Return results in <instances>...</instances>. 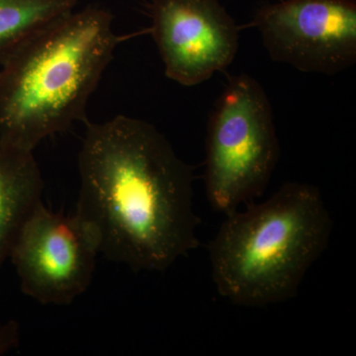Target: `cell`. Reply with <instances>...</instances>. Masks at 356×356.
Listing matches in <instances>:
<instances>
[{
	"instance_id": "cell-3",
	"label": "cell",
	"mask_w": 356,
	"mask_h": 356,
	"mask_svg": "<svg viewBox=\"0 0 356 356\" xmlns=\"http://www.w3.org/2000/svg\"><path fill=\"white\" fill-rule=\"evenodd\" d=\"M225 216L208 248L213 282L222 298L248 308L294 298L332 236L322 194L301 182Z\"/></svg>"
},
{
	"instance_id": "cell-4",
	"label": "cell",
	"mask_w": 356,
	"mask_h": 356,
	"mask_svg": "<svg viewBox=\"0 0 356 356\" xmlns=\"http://www.w3.org/2000/svg\"><path fill=\"white\" fill-rule=\"evenodd\" d=\"M280 156L273 107L248 74L229 79L211 112L205 185L214 210L225 215L266 191Z\"/></svg>"
},
{
	"instance_id": "cell-8",
	"label": "cell",
	"mask_w": 356,
	"mask_h": 356,
	"mask_svg": "<svg viewBox=\"0 0 356 356\" xmlns=\"http://www.w3.org/2000/svg\"><path fill=\"white\" fill-rule=\"evenodd\" d=\"M44 180L34 152L0 142V267L42 201Z\"/></svg>"
},
{
	"instance_id": "cell-10",
	"label": "cell",
	"mask_w": 356,
	"mask_h": 356,
	"mask_svg": "<svg viewBox=\"0 0 356 356\" xmlns=\"http://www.w3.org/2000/svg\"><path fill=\"white\" fill-rule=\"evenodd\" d=\"M20 341V327L16 321H7L0 325V355L17 348Z\"/></svg>"
},
{
	"instance_id": "cell-7",
	"label": "cell",
	"mask_w": 356,
	"mask_h": 356,
	"mask_svg": "<svg viewBox=\"0 0 356 356\" xmlns=\"http://www.w3.org/2000/svg\"><path fill=\"white\" fill-rule=\"evenodd\" d=\"M147 8L165 76L175 83H203L235 58L238 27L219 0H149Z\"/></svg>"
},
{
	"instance_id": "cell-9",
	"label": "cell",
	"mask_w": 356,
	"mask_h": 356,
	"mask_svg": "<svg viewBox=\"0 0 356 356\" xmlns=\"http://www.w3.org/2000/svg\"><path fill=\"white\" fill-rule=\"evenodd\" d=\"M76 4L77 0H0V65Z\"/></svg>"
},
{
	"instance_id": "cell-2",
	"label": "cell",
	"mask_w": 356,
	"mask_h": 356,
	"mask_svg": "<svg viewBox=\"0 0 356 356\" xmlns=\"http://www.w3.org/2000/svg\"><path fill=\"white\" fill-rule=\"evenodd\" d=\"M121 40L112 14L89 6L20 47L0 65V142L34 152L74 122L88 123L89 98Z\"/></svg>"
},
{
	"instance_id": "cell-5",
	"label": "cell",
	"mask_w": 356,
	"mask_h": 356,
	"mask_svg": "<svg viewBox=\"0 0 356 356\" xmlns=\"http://www.w3.org/2000/svg\"><path fill=\"white\" fill-rule=\"evenodd\" d=\"M99 247L77 215L62 214L40 204L25 222L9 259L21 291L43 305H70L88 289Z\"/></svg>"
},
{
	"instance_id": "cell-6",
	"label": "cell",
	"mask_w": 356,
	"mask_h": 356,
	"mask_svg": "<svg viewBox=\"0 0 356 356\" xmlns=\"http://www.w3.org/2000/svg\"><path fill=\"white\" fill-rule=\"evenodd\" d=\"M252 24L275 62L323 74L355 64V0H278L261 6Z\"/></svg>"
},
{
	"instance_id": "cell-1",
	"label": "cell",
	"mask_w": 356,
	"mask_h": 356,
	"mask_svg": "<svg viewBox=\"0 0 356 356\" xmlns=\"http://www.w3.org/2000/svg\"><path fill=\"white\" fill-rule=\"evenodd\" d=\"M86 126L74 214L99 254L135 271H165L198 248L193 172L165 136L124 115Z\"/></svg>"
}]
</instances>
